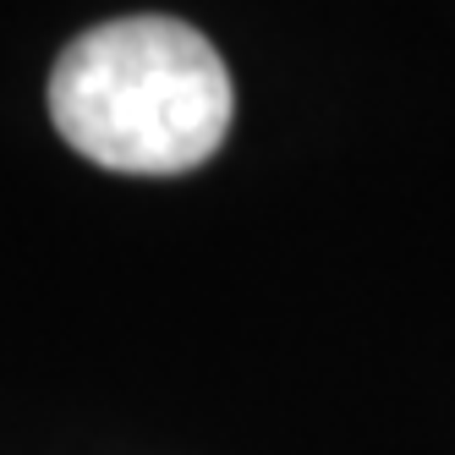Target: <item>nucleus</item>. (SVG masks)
I'll return each instance as SVG.
<instances>
[{"label": "nucleus", "instance_id": "nucleus-1", "mask_svg": "<svg viewBox=\"0 0 455 455\" xmlns=\"http://www.w3.org/2000/svg\"><path fill=\"white\" fill-rule=\"evenodd\" d=\"M231 72L176 17H116L55 60L50 121L83 159L126 176H181L231 132Z\"/></svg>", "mask_w": 455, "mask_h": 455}]
</instances>
